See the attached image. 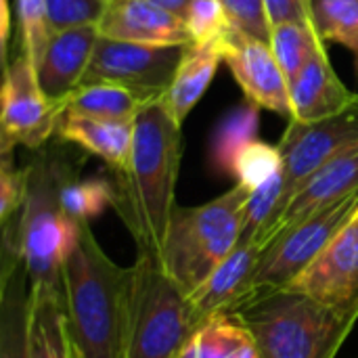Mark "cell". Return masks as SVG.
Here are the masks:
<instances>
[{
    "label": "cell",
    "mask_w": 358,
    "mask_h": 358,
    "mask_svg": "<svg viewBox=\"0 0 358 358\" xmlns=\"http://www.w3.org/2000/svg\"><path fill=\"white\" fill-rule=\"evenodd\" d=\"M358 189V141L323 164L289 199L262 239V250L285 229L304 220L319 208Z\"/></svg>",
    "instance_id": "15"
},
{
    "label": "cell",
    "mask_w": 358,
    "mask_h": 358,
    "mask_svg": "<svg viewBox=\"0 0 358 358\" xmlns=\"http://www.w3.org/2000/svg\"><path fill=\"white\" fill-rule=\"evenodd\" d=\"M27 195L19 216V250L29 285L65 296L63 271L80 239V220L61 206V189L73 178L55 155H40L27 166Z\"/></svg>",
    "instance_id": "4"
},
{
    "label": "cell",
    "mask_w": 358,
    "mask_h": 358,
    "mask_svg": "<svg viewBox=\"0 0 358 358\" xmlns=\"http://www.w3.org/2000/svg\"><path fill=\"white\" fill-rule=\"evenodd\" d=\"M264 8L271 27L289 21H313L310 0H264Z\"/></svg>",
    "instance_id": "35"
},
{
    "label": "cell",
    "mask_w": 358,
    "mask_h": 358,
    "mask_svg": "<svg viewBox=\"0 0 358 358\" xmlns=\"http://www.w3.org/2000/svg\"><path fill=\"white\" fill-rule=\"evenodd\" d=\"M187 46L189 44L153 46L99 36L80 86L107 82L132 90L145 103L162 99L178 71Z\"/></svg>",
    "instance_id": "8"
},
{
    "label": "cell",
    "mask_w": 358,
    "mask_h": 358,
    "mask_svg": "<svg viewBox=\"0 0 358 358\" xmlns=\"http://www.w3.org/2000/svg\"><path fill=\"white\" fill-rule=\"evenodd\" d=\"M281 170H283V153L279 145H268L256 138L250 145H245L237 155L233 178H237V182L243 185L248 191H254L266 180H271L275 174H279Z\"/></svg>",
    "instance_id": "29"
},
{
    "label": "cell",
    "mask_w": 358,
    "mask_h": 358,
    "mask_svg": "<svg viewBox=\"0 0 358 358\" xmlns=\"http://www.w3.org/2000/svg\"><path fill=\"white\" fill-rule=\"evenodd\" d=\"M132 268L128 358H178L197 331L189 296L147 254H138Z\"/></svg>",
    "instance_id": "6"
},
{
    "label": "cell",
    "mask_w": 358,
    "mask_h": 358,
    "mask_svg": "<svg viewBox=\"0 0 358 358\" xmlns=\"http://www.w3.org/2000/svg\"><path fill=\"white\" fill-rule=\"evenodd\" d=\"M220 61H222V40L203 42V44L191 42L187 46L178 71L168 92L164 94V101L178 124H182L189 117L191 109L206 94Z\"/></svg>",
    "instance_id": "21"
},
{
    "label": "cell",
    "mask_w": 358,
    "mask_h": 358,
    "mask_svg": "<svg viewBox=\"0 0 358 358\" xmlns=\"http://www.w3.org/2000/svg\"><path fill=\"white\" fill-rule=\"evenodd\" d=\"M134 122H111L63 111L57 120L55 132L63 141H69L101 157L111 168V172H122L130 157Z\"/></svg>",
    "instance_id": "19"
},
{
    "label": "cell",
    "mask_w": 358,
    "mask_h": 358,
    "mask_svg": "<svg viewBox=\"0 0 358 358\" xmlns=\"http://www.w3.org/2000/svg\"><path fill=\"white\" fill-rule=\"evenodd\" d=\"M222 8L227 10L231 23L264 42L271 40V25L266 19L264 0H218Z\"/></svg>",
    "instance_id": "34"
},
{
    "label": "cell",
    "mask_w": 358,
    "mask_h": 358,
    "mask_svg": "<svg viewBox=\"0 0 358 358\" xmlns=\"http://www.w3.org/2000/svg\"><path fill=\"white\" fill-rule=\"evenodd\" d=\"M27 166L17 170L10 164V155H2L0 168V222L6 224L19 218L27 195Z\"/></svg>",
    "instance_id": "33"
},
{
    "label": "cell",
    "mask_w": 358,
    "mask_h": 358,
    "mask_svg": "<svg viewBox=\"0 0 358 358\" xmlns=\"http://www.w3.org/2000/svg\"><path fill=\"white\" fill-rule=\"evenodd\" d=\"M287 287L323 304L358 300V216Z\"/></svg>",
    "instance_id": "12"
},
{
    "label": "cell",
    "mask_w": 358,
    "mask_h": 358,
    "mask_svg": "<svg viewBox=\"0 0 358 358\" xmlns=\"http://www.w3.org/2000/svg\"><path fill=\"white\" fill-rule=\"evenodd\" d=\"M115 201L113 180L107 178H86L76 180L69 178L61 189V206L63 210L80 222H88L101 216Z\"/></svg>",
    "instance_id": "27"
},
{
    "label": "cell",
    "mask_w": 358,
    "mask_h": 358,
    "mask_svg": "<svg viewBox=\"0 0 358 358\" xmlns=\"http://www.w3.org/2000/svg\"><path fill=\"white\" fill-rule=\"evenodd\" d=\"M357 141L358 101L348 109H344L336 115L317 120V122L289 120V124L279 141V149L283 153V199H281V208H279L277 216L289 203V199L300 191V187L323 164H327L334 155H338L340 151H344L348 145H352ZM277 216H275V220H277ZM260 245H262V241H260Z\"/></svg>",
    "instance_id": "9"
},
{
    "label": "cell",
    "mask_w": 358,
    "mask_h": 358,
    "mask_svg": "<svg viewBox=\"0 0 358 358\" xmlns=\"http://www.w3.org/2000/svg\"><path fill=\"white\" fill-rule=\"evenodd\" d=\"M21 252L2 248L0 268V358H29V289Z\"/></svg>",
    "instance_id": "18"
},
{
    "label": "cell",
    "mask_w": 358,
    "mask_h": 358,
    "mask_svg": "<svg viewBox=\"0 0 358 358\" xmlns=\"http://www.w3.org/2000/svg\"><path fill=\"white\" fill-rule=\"evenodd\" d=\"M99 36L96 25H82L52 34L36 73L42 92L57 107L80 86Z\"/></svg>",
    "instance_id": "16"
},
{
    "label": "cell",
    "mask_w": 358,
    "mask_h": 358,
    "mask_svg": "<svg viewBox=\"0 0 358 358\" xmlns=\"http://www.w3.org/2000/svg\"><path fill=\"white\" fill-rule=\"evenodd\" d=\"M0 40H2V65H8V38H10V4L0 0Z\"/></svg>",
    "instance_id": "36"
},
{
    "label": "cell",
    "mask_w": 358,
    "mask_h": 358,
    "mask_svg": "<svg viewBox=\"0 0 358 358\" xmlns=\"http://www.w3.org/2000/svg\"><path fill=\"white\" fill-rule=\"evenodd\" d=\"M260 358H336L358 323V300L323 304L292 287H262L231 313Z\"/></svg>",
    "instance_id": "3"
},
{
    "label": "cell",
    "mask_w": 358,
    "mask_h": 358,
    "mask_svg": "<svg viewBox=\"0 0 358 358\" xmlns=\"http://www.w3.org/2000/svg\"><path fill=\"white\" fill-rule=\"evenodd\" d=\"M268 44L287 78V84H292L313 59V55L325 46L313 21H289L271 27Z\"/></svg>",
    "instance_id": "24"
},
{
    "label": "cell",
    "mask_w": 358,
    "mask_h": 358,
    "mask_svg": "<svg viewBox=\"0 0 358 358\" xmlns=\"http://www.w3.org/2000/svg\"><path fill=\"white\" fill-rule=\"evenodd\" d=\"M105 2L107 0H46L50 31L59 34L82 25H96Z\"/></svg>",
    "instance_id": "32"
},
{
    "label": "cell",
    "mask_w": 358,
    "mask_h": 358,
    "mask_svg": "<svg viewBox=\"0 0 358 358\" xmlns=\"http://www.w3.org/2000/svg\"><path fill=\"white\" fill-rule=\"evenodd\" d=\"M292 117L296 122H317L336 115L358 101L357 92L348 90L340 80L325 46H321L298 78L289 84Z\"/></svg>",
    "instance_id": "17"
},
{
    "label": "cell",
    "mask_w": 358,
    "mask_h": 358,
    "mask_svg": "<svg viewBox=\"0 0 358 358\" xmlns=\"http://www.w3.org/2000/svg\"><path fill=\"white\" fill-rule=\"evenodd\" d=\"M283 199V170L275 174L271 180L260 185L258 189L250 191L245 210H243V231L241 239L256 241L260 245L266 229L275 220ZM262 248V245H260Z\"/></svg>",
    "instance_id": "28"
},
{
    "label": "cell",
    "mask_w": 358,
    "mask_h": 358,
    "mask_svg": "<svg viewBox=\"0 0 358 358\" xmlns=\"http://www.w3.org/2000/svg\"><path fill=\"white\" fill-rule=\"evenodd\" d=\"M248 195L250 191L237 182L208 203L174 208L159 262L187 296H193L237 248Z\"/></svg>",
    "instance_id": "5"
},
{
    "label": "cell",
    "mask_w": 358,
    "mask_h": 358,
    "mask_svg": "<svg viewBox=\"0 0 358 358\" xmlns=\"http://www.w3.org/2000/svg\"><path fill=\"white\" fill-rule=\"evenodd\" d=\"M145 101L132 90L117 84H88L76 88L61 105L59 111L78 115L111 120V122H134Z\"/></svg>",
    "instance_id": "22"
},
{
    "label": "cell",
    "mask_w": 358,
    "mask_h": 358,
    "mask_svg": "<svg viewBox=\"0 0 358 358\" xmlns=\"http://www.w3.org/2000/svg\"><path fill=\"white\" fill-rule=\"evenodd\" d=\"M357 216L358 189L279 233L262 250L254 289L287 287Z\"/></svg>",
    "instance_id": "7"
},
{
    "label": "cell",
    "mask_w": 358,
    "mask_h": 358,
    "mask_svg": "<svg viewBox=\"0 0 358 358\" xmlns=\"http://www.w3.org/2000/svg\"><path fill=\"white\" fill-rule=\"evenodd\" d=\"M149 2H153L157 6L170 10L172 15H176V17H180L185 21L187 15H189V8H191V2L193 0H149Z\"/></svg>",
    "instance_id": "37"
},
{
    "label": "cell",
    "mask_w": 358,
    "mask_h": 358,
    "mask_svg": "<svg viewBox=\"0 0 358 358\" xmlns=\"http://www.w3.org/2000/svg\"><path fill=\"white\" fill-rule=\"evenodd\" d=\"M260 256L262 248L256 241L239 239L237 248L212 271L203 285L189 296L195 329L218 315H229L252 294Z\"/></svg>",
    "instance_id": "13"
},
{
    "label": "cell",
    "mask_w": 358,
    "mask_h": 358,
    "mask_svg": "<svg viewBox=\"0 0 358 358\" xmlns=\"http://www.w3.org/2000/svg\"><path fill=\"white\" fill-rule=\"evenodd\" d=\"M96 29L111 40L153 46L193 42L187 23L180 17L149 0H107Z\"/></svg>",
    "instance_id": "14"
},
{
    "label": "cell",
    "mask_w": 358,
    "mask_h": 358,
    "mask_svg": "<svg viewBox=\"0 0 358 358\" xmlns=\"http://www.w3.org/2000/svg\"><path fill=\"white\" fill-rule=\"evenodd\" d=\"M29 358H78L65 310V296L29 285Z\"/></svg>",
    "instance_id": "20"
},
{
    "label": "cell",
    "mask_w": 358,
    "mask_h": 358,
    "mask_svg": "<svg viewBox=\"0 0 358 358\" xmlns=\"http://www.w3.org/2000/svg\"><path fill=\"white\" fill-rule=\"evenodd\" d=\"M180 159L182 124L174 120L164 96L147 101L134 122L128 164L122 172H113V208L130 231L138 254L157 262L176 208Z\"/></svg>",
    "instance_id": "1"
},
{
    "label": "cell",
    "mask_w": 358,
    "mask_h": 358,
    "mask_svg": "<svg viewBox=\"0 0 358 358\" xmlns=\"http://www.w3.org/2000/svg\"><path fill=\"white\" fill-rule=\"evenodd\" d=\"M132 266H117L88 222L65 262V310L78 358H128Z\"/></svg>",
    "instance_id": "2"
},
{
    "label": "cell",
    "mask_w": 358,
    "mask_h": 358,
    "mask_svg": "<svg viewBox=\"0 0 358 358\" xmlns=\"http://www.w3.org/2000/svg\"><path fill=\"white\" fill-rule=\"evenodd\" d=\"M185 23L195 44L222 40L233 27L227 10L218 0H193Z\"/></svg>",
    "instance_id": "31"
},
{
    "label": "cell",
    "mask_w": 358,
    "mask_h": 358,
    "mask_svg": "<svg viewBox=\"0 0 358 358\" xmlns=\"http://www.w3.org/2000/svg\"><path fill=\"white\" fill-rule=\"evenodd\" d=\"M252 342L250 331L235 317L218 315L193 334L178 358H235Z\"/></svg>",
    "instance_id": "25"
},
{
    "label": "cell",
    "mask_w": 358,
    "mask_h": 358,
    "mask_svg": "<svg viewBox=\"0 0 358 358\" xmlns=\"http://www.w3.org/2000/svg\"><path fill=\"white\" fill-rule=\"evenodd\" d=\"M323 42H338L358 57V0H310Z\"/></svg>",
    "instance_id": "26"
},
{
    "label": "cell",
    "mask_w": 358,
    "mask_h": 358,
    "mask_svg": "<svg viewBox=\"0 0 358 358\" xmlns=\"http://www.w3.org/2000/svg\"><path fill=\"white\" fill-rule=\"evenodd\" d=\"M260 107L245 101L241 107L233 109L216 128L210 143V164L218 174L233 176L237 155L245 145L258 138Z\"/></svg>",
    "instance_id": "23"
},
{
    "label": "cell",
    "mask_w": 358,
    "mask_h": 358,
    "mask_svg": "<svg viewBox=\"0 0 358 358\" xmlns=\"http://www.w3.org/2000/svg\"><path fill=\"white\" fill-rule=\"evenodd\" d=\"M222 61L229 65L248 101L287 120L292 117L289 84L268 42L233 25L222 38Z\"/></svg>",
    "instance_id": "11"
},
{
    "label": "cell",
    "mask_w": 358,
    "mask_h": 358,
    "mask_svg": "<svg viewBox=\"0 0 358 358\" xmlns=\"http://www.w3.org/2000/svg\"><path fill=\"white\" fill-rule=\"evenodd\" d=\"M15 13H17L19 27H21L23 55L38 69V65L44 57V50L52 38L50 25H48L46 0H17Z\"/></svg>",
    "instance_id": "30"
},
{
    "label": "cell",
    "mask_w": 358,
    "mask_h": 358,
    "mask_svg": "<svg viewBox=\"0 0 358 358\" xmlns=\"http://www.w3.org/2000/svg\"><path fill=\"white\" fill-rule=\"evenodd\" d=\"M0 103L2 155H10V149L17 145L38 149L57 130L61 111L42 92L36 67L23 52L4 67Z\"/></svg>",
    "instance_id": "10"
}]
</instances>
